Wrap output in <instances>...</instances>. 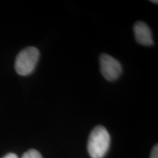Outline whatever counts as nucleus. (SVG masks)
<instances>
[{"instance_id":"nucleus-1","label":"nucleus","mask_w":158,"mask_h":158,"mask_svg":"<svg viewBox=\"0 0 158 158\" xmlns=\"http://www.w3.org/2000/svg\"><path fill=\"white\" fill-rule=\"evenodd\" d=\"M110 138L103 126H97L91 132L87 143L89 155L92 158H102L110 147Z\"/></svg>"},{"instance_id":"nucleus-2","label":"nucleus","mask_w":158,"mask_h":158,"mask_svg":"<svg viewBox=\"0 0 158 158\" xmlns=\"http://www.w3.org/2000/svg\"><path fill=\"white\" fill-rule=\"evenodd\" d=\"M40 52L35 47H27L18 54L15 68L20 76H26L34 71L39 60Z\"/></svg>"},{"instance_id":"nucleus-3","label":"nucleus","mask_w":158,"mask_h":158,"mask_svg":"<svg viewBox=\"0 0 158 158\" xmlns=\"http://www.w3.org/2000/svg\"><path fill=\"white\" fill-rule=\"evenodd\" d=\"M100 65L102 75L105 78L110 81L116 80L122 74L120 62L110 55L106 54L100 55Z\"/></svg>"},{"instance_id":"nucleus-4","label":"nucleus","mask_w":158,"mask_h":158,"mask_svg":"<svg viewBox=\"0 0 158 158\" xmlns=\"http://www.w3.org/2000/svg\"><path fill=\"white\" fill-rule=\"evenodd\" d=\"M133 30L137 43L146 46L153 45L154 42L151 29L147 23L142 21H138L134 25Z\"/></svg>"},{"instance_id":"nucleus-5","label":"nucleus","mask_w":158,"mask_h":158,"mask_svg":"<svg viewBox=\"0 0 158 158\" xmlns=\"http://www.w3.org/2000/svg\"><path fill=\"white\" fill-rule=\"evenodd\" d=\"M21 158H43L41 154L36 149H29L23 154Z\"/></svg>"},{"instance_id":"nucleus-6","label":"nucleus","mask_w":158,"mask_h":158,"mask_svg":"<svg viewBox=\"0 0 158 158\" xmlns=\"http://www.w3.org/2000/svg\"><path fill=\"white\" fill-rule=\"evenodd\" d=\"M150 158H158V147L157 145H155L152 151L151 152V157Z\"/></svg>"},{"instance_id":"nucleus-7","label":"nucleus","mask_w":158,"mask_h":158,"mask_svg":"<svg viewBox=\"0 0 158 158\" xmlns=\"http://www.w3.org/2000/svg\"><path fill=\"white\" fill-rule=\"evenodd\" d=\"M2 158H19L18 156L14 153H9L5 156H4Z\"/></svg>"},{"instance_id":"nucleus-8","label":"nucleus","mask_w":158,"mask_h":158,"mask_svg":"<svg viewBox=\"0 0 158 158\" xmlns=\"http://www.w3.org/2000/svg\"><path fill=\"white\" fill-rule=\"evenodd\" d=\"M152 2H155V3H156V4H157V1H151Z\"/></svg>"}]
</instances>
